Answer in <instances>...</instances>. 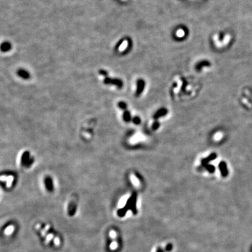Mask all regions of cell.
Masks as SVG:
<instances>
[{"mask_svg":"<svg viewBox=\"0 0 252 252\" xmlns=\"http://www.w3.org/2000/svg\"><path fill=\"white\" fill-rule=\"evenodd\" d=\"M173 244L172 243H168L167 245L166 246V247H165V252H170L172 251V250L173 249Z\"/></svg>","mask_w":252,"mask_h":252,"instance_id":"cell-15","label":"cell"},{"mask_svg":"<svg viewBox=\"0 0 252 252\" xmlns=\"http://www.w3.org/2000/svg\"><path fill=\"white\" fill-rule=\"evenodd\" d=\"M33 158L30 157V153L28 151H26L23 153L21 158V164L22 165L26 167H29L33 164Z\"/></svg>","mask_w":252,"mask_h":252,"instance_id":"cell-2","label":"cell"},{"mask_svg":"<svg viewBox=\"0 0 252 252\" xmlns=\"http://www.w3.org/2000/svg\"><path fill=\"white\" fill-rule=\"evenodd\" d=\"M118 106L122 110H126L127 107V105L124 102H120L118 103Z\"/></svg>","mask_w":252,"mask_h":252,"instance_id":"cell-16","label":"cell"},{"mask_svg":"<svg viewBox=\"0 0 252 252\" xmlns=\"http://www.w3.org/2000/svg\"><path fill=\"white\" fill-rule=\"evenodd\" d=\"M103 82L106 85H115L118 88H122L123 86V81L119 78H112L107 77L105 78Z\"/></svg>","mask_w":252,"mask_h":252,"instance_id":"cell-1","label":"cell"},{"mask_svg":"<svg viewBox=\"0 0 252 252\" xmlns=\"http://www.w3.org/2000/svg\"><path fill=\"white\" fill-rule=\"evenodd\" d=\"M77 211V205L74 202H71L69 204L68 207V212L70 216H74Z\"/></svg>","mask_w":252,"mask_h":252,"instance_id":"cell-9","label":"cell"},{"mask_svg":"<svg viewBox=\"0 0 252 252\" xmlns=\"http://www.w3.org/2000/svg\"><path fill=\"white\" fill-rule=\"evenodd\" d=\"M156 252H165V250H164L161 247H158L157 248Z\"/></svg>","mask_w":252,"mask_h":252,"instance_id":"cell-20","label":"cell"},{"mask_svg":"<svg viewBox=\"0 0 252 252\" xmlns=\"http://www.w3.org/2000/svg\"><path fill=\"white\" fill-rule=\"evenodd\" d=\"M44 183L47 190L49 191H52L53 190V183L52 179L50 177H46L44 180Z\"/></svg>","mask_w":252,"mask_h":252,"instance_id":"cell-10","label":"cell"},{"mask_svg":"<svg viewBox=\"0 0 252 252\" xmlns=\"http://www.w3.org/2000/svg\"><path fill=\"white\" fill-rule=\"evenodd\" d=\"M167 113H168L167 109H165V108H161V109H160L159 110H158L156 112V113L153 115V118L155 119V120H156V119L160 118L161 117L165 116Z\"/></svg>","mask_w":252,"mask_h":252,"instance_id":"cell-8","label":"cell"},{"mask_svg":"<svg viewBox=\"0 0 252 252\" xmlns=\"http://www.w3.org/2000/svg\"><path fill=\"white\" fill-rule=\"evenodd\" d=\"M204 168H205L207 170H208V171L211 173H213L215 170V168L214 167L213 165H212L208 164L207 165H206Z\"/></svg>","mask_w":252,"mask_h":252,"instance_id":"cell-14","label":"cell"},{"mask_svg":"<svg viewBox=\"0 0 252 252\" xmlns=\"http://www.w3.org/2000/svg\"><path fill=\"white\" fill-rule=\"evenodd\" d=\"M12 49V45L8 41H4L1 44V50L3 52H8Z\"/></svg>","mask_w":252,"mask_h":252,"instance_id":"cell-11","label":"cell"},{"mask_svg":"<svg viewBox=\"0 0 252 252\" xmlns=\"http://www.w3.org/2000/svg\"><path fill=\"white\" fill-rule=\"evenodd\" d=\"M123 119L126 122H129L131 120V116L130 112L128 110H125L123 114Z\"/></svg>","mask_w":252,"mask_h":252,"instance_id":"cell-12","label":"cell"},{"mask_svg":"<svg viewBox=\"0 0 252 252\" xmlns=\"http://www.w3.org/2000/svg\"><path fill=\"white\" fill-rule=\"evenodd\" d=\"M132 122L135 124H139L140 123H141V119L139 117L135 116L134 117L133 119H132Z\"/></svg>","mask_w":252,"mask_h":252,"instance_id":"cell-18","label":"cell"},{"mask_svg":"<svg viewBox=\"0 0 252 252\" xmlns=\"http://www.w3.org/2000/svg\"><path fill=\"white\" fill-rule=\"evenodd\" d=\"M218 167H219V169L220 170L221 175L223 177H225V176L228 175V169H227L226 163L225 162H221L219 164Z\"/></svg>","mask_w":252,"mask_h":252,"instance_id":"cell-7","label":"cell"},{"mask_svg":"<svg viewBox=\"0 0 252 252\" xmlns=\"http://www.w3.org/2000/svg\"><path fill=\"white\" fill-rule=\"evenodd\" d=\"M145 86V82L143 79H140L137 81V90H136L135 92V95L137 96H138L140 95L141 94V93L143 92L144 88Z\"/></svg>","mask_w":252,"mask_h":252,"instance_id":"cell-4","label":"cell"},{"mask_svg":"<svg viewBox=\"0 0 252 252\" xmlns=\"http://www.w3.org/2000/svg\"><path fill=\"white\" fill-rule=\"evenodd\" d=\"M209 64H210L209 62H208V61H206L200 62L197 64V65L196 68H197V70H200V69H201L203 67H205V66L206 67V66L209 65Z\"/></svg>","mask_w":252,"mask_h":252,"instance_id":"cell-13","label":"cell"},{"mask_svg":"<svg viewBox=\"0 0 252 252\" xmlns=\"http://www.w3.org/2000/svg\"><path fill=\"white\" fill-rule=\"evenodd\" d=\"M99 73L100 75H102V76H104L105 78L107 77L108 74H109L108 72L105 70H100L99 71Z\"/></svg>","mask_w":252,"mask_h":252,"instance_id":"cell-17","label":"cell"},{"mask_svg":"<svg viewBox=\"0 0 252 252\" xmlns=\"http://www.w3.org/2000/svg\"><path fill=\"white\" fill-rule=\"evenodd\" d=\"M137 196L135 193H132L130 197L128 198L130 202V210L134 215H136L138 213L137 208Z\"/></svg>","mask_w":252,"mask_h":252,"instance_id":"cell-3","label":"cell"},{"mask_svg":"<svg viewBox=\"0 0 252 252\" xmlns=\"http://www.w3.org/2000/svg\"><path fill=\"white\" fill-rule=\"evenodd\" d=\"M159 126H160L159 123L158 122H157V121H156V122H155L154 123H153L152 129L154 130H157L159 127Z\"/></svg>","mask_w":252,"mask_h":252,"instance_id":"cell-19","label":"cell"},{"mask_svg":"<svg viewBox=\"0 0 252 252\" xmlns=\"http://www.w3.org/2000/svg\"><path fill=\"white\" fill-rule=\"evenodd\" d=\"M17 75L21 78L24 79H28L31 77V74H30L29 72L22 68L19 69L17 71Z\"/></svg>","mask_w":252,"mask_h":252,"instance_id":"cell-6","label":"cell"},{"mask_svg":"<svg viewBox=\"0 0 252 252\" xmlns=\"http://www.w3.org/2000/svg\"><path fill=\"white\" fill-rule=\"evenodd\" d=\"M217 155L215 153H213L212 154L209 155V156H208V157H207V158L203 159L201 161L202 166L205 167L206 165H208V163H209L210 162L215 160L216 158H217Z\"/></svg>","mask_w":252,"mask_h":252,"instance_id":"cell-5","label":"cell"}]
</instances>
